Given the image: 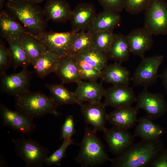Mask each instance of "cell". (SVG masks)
Segmentation results:
<instances>
[{"mask_svg":"<svg viewBox=\"0 0 167 167\" xmlns=\"http://www.w3.org/2000/svg\"><path fill=\"white\" fill-rule=\"evenodd\" d=\"M162 142L142 139L132 144L126 150L110 162L113 167H146L163 149Z\"/></svg>","mask_w":167,"mask_h":167,"instance_id":"cell-1","label":"cell"},{"mask_svg":"<svg viewBox=\"0 0 167 167\" xmlns=\"http://www.w3.org/2000/svg\"><path fill=\"white\" fill-rule=\"evenodd\" d=\"M4 6L29 32L36 35L45 31L48 20L38 4L27 0H7Z\"/></svg>","mask_w":167,"mask_h":167,"instance_id":"cell-2","label":"cell"},{"mask_svg":"<svg viewBox=\"0 0 167 167\" xmlns=\"http://www.w3.org/2000/svg\"><path fill=\"white\" fill-rule=\"evenodd\" d=\"M96 132L88 126L85 127L80 149L75 158L83 167H96L110 161L104 145L96 134Z\"/></svg>","mask_w":167,"mask_h":167,"instance_id":"cell-3","label":"cell"},{"mask_svg":"<svg viewBox=\"0 0 167 167\" xmlns=\"http://www.w3.org/2000/svg\"><path fill=\"white\" fill-rule=\"evenodd\" d=\"M15 98L16 110L33 119L48 114L59 115L50 97L41 92L30 91Z\"/></svg>","mask_w":167,"mask_h":167,"instance_id":"cell-4","label":"cell"},{"mask_svg":"<svg viewBox=\"0 0 167 167\" xmlns=\"http://www.w3.org/2000/svg\"><path fill=\"white\" fill-rule=\"evenodd\" d=\"M16 155L22 160L26 167H41L49 152L45 147L29 136L12 139Z\"/></svg>","mask_w":167,"mask_h":167,"instance_id":"cell-5","label":"cell"},{"mask_svg":"<svg viewBox=\"0 0 167 167\" xmlns=\"http://www.w3.org/2000/svg\"><path fill=\"white\" fill-rule=\"evenodd\" d=\"M77 32L72 31L59 32L50 30L48 32L45 31L36 35L30 33L47 49L62 57L70 54L72 42Z\"/></svg>","mask_w":167,"mask_h":167,"instance_id":"cell-6","label":"cell"},{"mask_svg":"<svg viewBox=\"0 0 167 167\" xmlns=\"http://www.w3.org/2000/svg\"><path fill=\"white\" fill-rule=\"evenodd\" d=\"M145 11V28L153 35L167 34V2L152 0Z\"/></svg>","mask_w":167,"mask_h":167,"instance_id":"cell-7","label":"cell"},{"mask_svg":"<svg viewBox=\"0 0 167 167\" xmlns=\"http://www.w3.org/2000/svg\"><path fill=\"white\" fill-rule=\"evenodd\" d=\"M163 60L162 55L142 58L131 78L133 86L147 88L155 83L160 77L158 70Z\"/></svg>","mask_w":167,"mask_h":167,"instance_id":"cell-8","label":"cell"},{"mask_svg":"<svg viewBox=\"0 0 167 167\" xmlns=\"http://www.w3.org/2000/svg\"><path fill=\"white\" fill-rule=\"evenodd\" d=\"M0 89L2 93L14 97L30 92L32 73L27 68H23L18 73L0 76Z\"/></svg>","mask_w":167,"mask_h":167,"instance_id":"cell-9","label":"cell"},{"mask_svg":"<svg viewBox=\"0 0 167 167\" xmlns=\"http://www.w3.org/2000/svg\"><path fill=\"white\" fill-rule=\"evenodd\" d=\"M136 107L143 109L147 116L153 120L159 118L167 111V104L164 96L158 93L149 91L147 88L137 96Z\"/></svg>","mask_w":167,"mask_h":167,"instance_id":"cell-10","label":"cell"},{"mask_svg":"<svg viewBox=\"0 0 167 167\" xmlns=\"http://www.w3.org/2000/svg\"><path fill=\"white\" fill-rule=\"evenodd\" d=\"M0 113L3 126L9 127L23 135L30 136L36 130L33 119L17 110L9 109L1 102Z\"/></svg>","mask_w":167,"mask_h":167,"instance_id":"cell-11","label":"cell"},{"mask_svg":"<svg viewBox=\"0 0 167 167\" xmlns=\"http://www.w3.org/2000/svg\"><path fill=\"white\" fill-rule=\"evenodd\" d=\"M103 132L110 151L117 156L133 144L135 136L128 130L113 126Z\"/></svg>","mask_w":167,"mask_h":167,"instance_id":"cell-12","label":"cell"},{"mask_svg":"<svg viewBox=\"0 0 167 167\" xmlns=\"http://www.w3.org/2000/svg\"><path fill=\"white\" fill-rule=\"evenodd\" d=\"M104 97V105L115 109L131 106L137 100L133 87L129 85L110 87L106 89Z\"/></svg>","mask_w":167,"mask_h":167,"instance_id":"cell-13","label":"cell"},{"mask_svg":"<svg viewBox=\"0 0 167 167\" xmlns=\"http://www.w3.org/2000/svg\"><path fill=\"white\" fill-rule=\"evenodd\" d=\"M96 14L93 4L86 2L78 4L72 10L69 19L71 31H89Z\"/></svg>","mask_w":167,"mask_h":167,"instance_id":"cell-14","label":"cell"},{"mask_svg":"<svg viewBox=\"0 0 167 167\" xmlns=\"http://www.w3.org/2000/svg\"><path fill=\"white\" fill-rule=\"evenodd\" d=\"M79 105L85 122L91 125L96 132H103L106 129L105 124L107 114L106 106L104 103L101 102L88 104L83 103Z\"/></svg>","mask_w":167,"mask_h":167,"instance_id":"cell-15","label":"cell"},{"mask_svg":"<svg viewBox=\"0 0 167 167\" xmlns=\"http://www.w3.org/2000/svg\"><path fill=\"white\" fill-rule=\"evenodd\" d=\"M152 36L144 27L133 29L126 36L131 53L142 58L153 44Z\"/></svg>","mask_w":167,"mask_h":167,"instance_id":"cell-16","label":"cell"},{"mask_svg":"<svg viewBox=\"0 0 167 167\" xmlns=\"http://www.w3.org/2000/svg\"><path fill=\"white\" fill-rule=\"evenodd\" d=\"M27 32L23 25L6 9L0 12V32L1 37L7 41L19 40Z\"/></svg>","mask_w":167,"mask_h":167,"instance_id":"cell-17","label":"cell"},{"mask_svg":"<svg viewBox=\"0 0 167 167\" xmlns=\"http://www.w3.org/2000/svg\"><path fill=\"white\" fill-rule=\"evenodd\" d=\"M76 84L77 86L74 93L80 104L85 102L89 103L101 102L105 96L106 89L102 83L81 80Z\"/></svg>","mask_w":167,"mask_h":167,"instance_id":"cell-18","label":"cell"},{"mask_svg":"<svg viewBox=\"0 0 167 167\" xmlns=\"http://www.w3.org/2000/svg\"><path fill=\"white\" fill-rule=\"evenodd\" d=\"M139 109L136 106H131L116 108L107 114V120L113 126L128 130L137 122Z\"/></svg>","mask_w":167,"mask_h":167,"instance_id":"cell-19","label":"cell"},{"mask_svg":"<svg viewBox=\"0 0 167 167\" xmlns=\"http://www.w3.org/2000/svg\"><path fill=\"white\" fill-rule=\"evenodd\" d=\"M43 10L48 20L57 23L69 20L72 11L69 3L64 0H47Z\"/></svg>","mask_w":167,"mask_h":167,"instance_id":"cell-20","label":"cell"},{"mask_svg":"<svg viewBox=\"0 0 167 167\" xmlns=\"http://www.w3.org/2000/svg\"><path fill=\"white\" fill-rule=\"evenodd\" d=\"M121 63L115 62L108 65L101 71L100 78L102 82L113 85H129L131 78L130 71Z\"/></svg>","mask_w":167,"mask_h":167,"instance_id":"cell-21","label":"cell"},{"mask_svg":"<svg viewBox=\"0 0 167 167\" xmlns=\"http://www.w3.org/2000/svg\"><path fill=\"white\" fill-rule=\"evenodd\" d=\"M121 22L119 13L104 10L96 14L88 31L93 34L101 32L113 31Z\"/></svg>","mask_w":167,"mask_h":167,"instance_id":"cell-22","label":"cell"},{"mask_svg":"<svg viewBox=\"0 0 167 167\" xmlns=\"http://www.w3.org/2000/svg\"><path fill=\"white\" fill-rule=\"evenodd\" d=\"M62 84L77 82L82 80L78 71L74 56L68 55L61 58L55 72Z\"/></svg>","mask_w":167,"mask_h":167,"instance_id":"cell-23","label":"cell"},{"mask_svg":"<svg viewBox=\"0 0 167 167\" xmlns=\"http://www.w3.org/2000/svg\"><path fill=\"white\" fill-rule=\"evenodd\" d=\"M61 57L50 50H46L31 62L37 76L43 79L49 74L54 73L61 60Z\"/></svg>","mask_w":167,"mask_h":167,"instance_id":"cell-24","label":"cell"},{"mask_svg":"<svg viewBox=\"0 0 167 167\" xmlns=\"http://www.w3.org/2000/svg\"><path fill=\"white\" fill-rule=\"evenodd\" d=\"M134 136L142 139L155 140L159 139L164 133L163 129L156 124L147 116L140 117L137 121Z\"/></svg>","mask_w":167,"mask_h":167,"instance_id":"cell-25","label":"cell"},{"mask_svg":"<svg viewBox=\"0 0 167 167\" xmlns=\"http://www.w3.org/2000/svg\"><path fill=\"white\" fill-rule=\"evenodd\" d=\"M131 53L127 36L115 33L113 42L107 54L108 59L122 63L128 60Z\"/></svg>","mask_w":167,"mask_h":167,"instance_id":"cell-26","label":"cell"},{"mask_svg":"<svg viewBox=\"0 0 167 167\" xmlns=\"http://www.w3.org/2000/svg\"><path fill=\"white\" fill-rule=\"evenodd\" d=\"M46 87L49 91V97L57 107L73 104L80 105L74 92H71L65 88L62 83L47 84Z\"/></svg>","mask_w":167,"mask_h":167,"instance_id":"cell-27","label":"cell"},{"mask_svg":"<svg viewBox=\"0 0 167 167\" xmlns=\"http://www.w3.org/2000/svg\"><path fill=\"white\" fill-rule=\"evenodd\" d=\"M31 62L42 55L46 47L28 31L19 40Z\"/></svg>","mask_w":167,"mask_h":167,"instance_id":"cell-28","label":"cell"},{"mask_svg":"<svg viewBox=\"0 0 167 167\" xmlns=\"http://www.w3.org/2000/svg\"><path fill=\"white\" fill-rule=\"evenodd\" d=\"M81 59L88 64L102 71L107 65V55L92 48L73 55Z\"/></svg>","mask_w":167,"mask_h":167,"instance_id":"cell-29","label":"cell"},{"mask_svg":"<svg viewBox=\"0 0 167 167\" xmlns=\"http://www.w3.org/2000/svg\"><path fill=\"white\" fill-rule=\"evenodd\" d=\"M7 41L9 45L8 49L12 58L14 69L16 70L19 67L27 68L31 64V62L19 40Z\"/></svg>","mask_w":167,"mask_h":167,"instance_id":"cell-30","label":"cell"},{"mask_svg":"<svg viewBox=\"0 0 167 167\" xmlns=\"http://www.w3.org/2000/svg\"><path fill=\"white\" fill-rule=\"evenodd\" d=\"M93 34L89 31L77 32L73 40L69 55H74L82 51L93 48Z\"/></svg>","mask_w":167,"mask_h":167,"instance_id":"cell-31","label":"cell"},{"mask_svg":"<svg viewBox=\"0 0 167 167\" xmlns=\"http://www.w3.org/2000/svg\"><path fill=\"white\" fill-rule=\"evenodd\" d=\"M115 34L112 31L93 34L92 41L93 48L107 55L113 42Z\"/></svg>","mask_w":167,"mask_h":167,"instance_id":"cell-32","label":"cell"},{"mask_svg":"<svg viewBox=\"0 0 167 167\" xmlns=\"http://www.w3.org/2000/svg\"><path fill=\"white\" fill-rule=\"evenodd\" d=\"M74 57L76 61L79 74L82 80L89 81H96L100 78L101 71L88 64L78 57Z\"/></svg>","mask_w":167,"mask_h":167,"instance_id":"cell-33","label":"cell"},{"mask_svg":"<svg viewBox=\"0 0 167 167\" xmlns=\"http://www.w3.org/2000/svg\"><path fill=\"white\" fill-rule=\"evenodd\" d=\"M73 144L75 143L72 139L63 140V143L60 147L46 158L45 163L47 166L52 165L60 166L62 160L66 156V151L67 148Z\"/></svg>","mask_w":167,"mask_h":167,"instance_id":"cell-34","label":"cell"},{"mask_svg":"<svg viewBox=\"0 0 167 167\" xmlns=\"http://www.w3.org/2000/svg\"><path fill=\"white\" fill-rule=\"evenodd\" d=\"M152 0H124V9L128 12L136 15L145 11Z\"/></svg>","mask_w":167,"mask_h":167,"instance_id":"cell-35","label":"cell"},{"mask_svg":"<svg viewBox=\"0 0 167 167\" xmlns=\"http://www.w3.org/2000/svg\"><path fill=\"white\" fill-rule=\"evenodd\" d=\"M13 61L9 49L7 48L5 42L0 40V76L6 73L10 67Z\"/></svg>","mask_w":167,"mask_h":167,"instance_id":"cell-36","label":"cell"},{"mask_svg":"<svg viewBox=\"0 0 167 167\" xmlns=\"http://www.w3.org/2000/svg\"><path fill=\"white\" fill-rule=\"evenodd\" d=\"M75 132L74 117L71 115H68L61 128L60 139L63 140L71 139L72 137Z\"/></svg>","mask_w":167,"mask_h":167,"instance_id":"cell-37","label":"cell"},{"mask_svg":"<svg viewBox=\"0 0 167 167\" xmlns=\"http://www.w3.org/2000/svg\"><path fill=\"white\" fill-rule=\"evenodd\" d=\"M104 10L120 13L124 9V0H97Z\"/></svg>","mask_w":167,"mask_h":167,"instance_id":"cell-38","label":"cell"},{"mask_svg":"<svg viewBox=\"0 0 167 167\" xmlns=\"http://www.w3.org/2000/svg\"><path fill=\"white\" fill-rule=\"evenodd\" d=\"M149 167H167V149H163L152 160Z\"/></svg>","mask_w":167,"mask_h":167,"instance_id":"cell-39","label":"cell"},{"mask_svg":"<svg viewBox=\"0 0 167 167\" xmlns=\"http://www.w3.org/2000/svg\"><path fill=\"white\" fill-rule=\"evenodd\" d=\"M164 87L167 92V67L160 75Z\"/></svg>","mask_w":167,"mask_h":167,"instance_id":"cell-40","label":"cell"},{"mask_svg":"<svg viewBox=\"0 0 167 167\" xmlns=\"http://www.w3.org/2000/svg\"><path fill=\"white\" fill-rule=\"evenodd\" d=\"M0 156L1 157V158L0 157V167H3L4 166H6V164L5 160L3 158H3H2V156Z\"/></svg>","mask_w":167,"mask_h":167,"instance_id":"cell-41","label":"cell"},{"mask_svg":"<svg viewBox=\"0 0 167 167\" xmlns=\"http://www.w3.org/2000/svg\"><path fill=\"white\" fill-rule=\"evenodd\" d=\"M7 0H0V10L1 11L3 9L5 4Z\"/></svg>","mask_w":167,"mask_h":167,"instance_id":"cell-42","label":"cell"},{"mask_svg":"<svg viewBox=\"0 0 167 167\" xmlns=\"http://www.w3.org/2000/svg\"><path fill=\"white\" fill-rule=\"evenodd\" d=\"M28 1L34 4H38L44 0H27Z\"/></svg>","mask_w":167,"mask_h":167,"instance_id":"cell-43","label":"cell"}]
</instances>
